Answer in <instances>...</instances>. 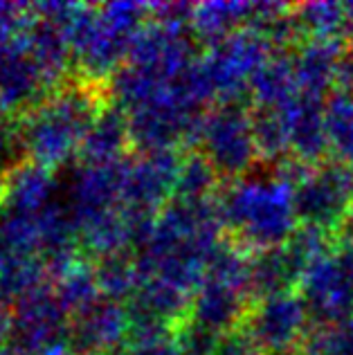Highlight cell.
<instances>
[{
  "label": "cell",
  "instance_id": "15",
  "mask_svg": "<svg viewBox=\"0 0 353 355\" xmlns=\"http://www.w3.org/2000/svg\"><path fill=\"white\" fill-rule=\"evenodd\" d=\"M0 355H25L18 347H14L12 342H5V344H0Z\"/></svg>",
  "mask_w": 353,
  "mask_h": 355
},
{
  "label": "cell",
  "instance_id": "2",
  "mask_svg": "<svg viewBox=\"0 0 353 355\" xmlns=\"http://www.w3.org/2000/svg\"><path fill=\"white\" fill-rule=\"evenodd\" d=\"M236 184L216 200L221 223L243 250L279 248L295 234V184L279 178H236Z\"/></svg>",
  "mask_w": 353,
  "mask_h": 355
},
{
  "label": "cell",
  "instance_id": "9",
  "mask_svg": "<svg viewBox=\"0 0 353 355\" xmlns=\"http://www.w3.org/2000/svg\"><path fill=\"white\" fill-rule=\"evenodd\" d=\"M27 54L50 92L72 77V50L63 27L36 18L27 34Z\"/></svg>",
  "mask_w": 353,
  "mask_h": 355
},
{
  "label": "cell",
  "instance_id": "13",
  "mask_svg": "<svg viewBox=\"0 0 353 355\" xmlns=\"http://www.w3.org/2000/svg\"><path fill=\"white\" fill-rule=\"evenodd\" d=\"M250 12H252V5H203L193 9L191 25L198 39L221 43V39L232 36V30L241 21H248Z\"/></svg>",
  "mask_w": 353,
  "mask_h": 355
},
{
  "label": "cell",
  "instance_id": "8",
  "mask_svg": "<svg viewBox=\"0 0 353 355\" xmlns=\"http://www.w3.org/2000/svg\"><path fill=\"white\" fill-rule=\"evenodd\" d=\"M52 189L54 171L27 157L0 173V198L7 214H39L50 205Z\"/></svg>",
  "mask_w": 353,
  "mask_h": 355
},
{
  "label": "cell",
  "instance_id": "14",
  "mask_svg": "<svg viewBox=\"0 0 353 355\" xmlns=\"http://www.w3.org/2000/svg\"><path fill=\"white\" fill-rule=\"evenodd\" d=\"M23 128L21 117L0 113V173L18 160H23Z\"/></svg>",
  "mask_w": 353,
  "mask_h": 355
},
{
  "label": "cell",
  "instance_id": "16",
  "mask_svg": "<svg viewBox=\"0 0 353 355\" xmlns=\"http://www.w3.org/2000/svg\"><path fill=\"white\" fill-rule=\"evenodd\" d=\"M0 211H3V198H0Z\"/></svg>",
  "mask_w": 353,
  "mask_h": 355
},
{
  "label": "cell",
  "instance_id": "6",
  "mask_svg": "<svg viewBox=\"0 0 353 355\" xmlns=\"http://www.w3.org/2000/svg\"><path fill=\"white\" fill-rule=\"evenodd\" d=\"M131 320L124 304L101 297L88 311L70 317L68 342L72 355H110L128 340Z\"/></svg>",
  "mask_w": 353,
  "mask_h": 355
},
{
  "label": "cell",
  "instance_id": "1",
  "mask_svg": "<svg viewBox=\"0 0 353 355\" xmlns=\"http://www.w3.org/2000/svg\"><path fill=\"white\" fill-rule=\"evenodd\" d=\"M108 104V86L70 77L21 117L25 157L52 171L77 160L81 142Z\"/></svg>",
  "mask_w": 353,
  "mask_h": 355
},
{
  "label": "cell",
  "instance_id": "4",
  "mask_svg": "<svg viewBox=\"0 0 353 355\" xmlns=\"http://www.w3.org/2000/svg\"><path fill=\"white\" fill-rule=\"evenodd\" d=\"M353 207V166L331 160L309 166L295 184V211L304 225L336 234Z\"/></svg>",
  "mask_w": 353,
  "mask_h": 355
},
{
  "label": "cell",
  "instance_id": "5",
  "mask_svg": "<svg viewBox=\"0 0 353 355\" xmlns=\"http://www.w3.org/2000/svg\"><path fill=\"white\" fill-rule=\"evenodd\" d=\"M198 142L200 155L218 175L243 173L259 155L252 117L239 104H223L205 115Z\"/></svg>",
  "mask_w": 353,
  "mask_h": 355
},
{
  "label": "cell",
  "instance_id": "7",
  "mask_svg": "<svg viewBox=\"0 0 353 355\" xmlns=\"http://www.w3.org/2000/svg\"><path fill=\"white\" fill-rule=\"evenodd\" d=\"M133 142L128 133V115L113 101L92 124L90 133L79 146V166H110L131 160Z\"/></svg>",
  "mask_w": 353,
  "mask_h": 355
},
{
  "label": "cell",
  "instance_id": "3",
  "mask_svg": "<svg viewBox=\"0 0 353 355\" xmlns=\"http://www.w3.org/2000/svg\"><path fill=\"white\" fill-rule=\"evenodd\" d=\"M311 320L304 299L284 293L255 302L239 331L259 355H302L311 335Z\"/></svg>",
  "mask_w": 353,
  "mask_h": 355
},
{
  "label": "cell",
  "instance_id": "11",
  "mask_svg": "<svg viewBox=\"0 0 353 355\" xmlns=\"http://www.w3.org/2000/svg\"><path fill=\"white\" fill-rule=\"evenodd\" d=\"M95 272L101 297L110 299V302H131L137 288L142 286L133 252H119V254L97 259Z\"/></svg>",
  "mask_w": 353,
  "mask_h": 355
},
{
  "label": "cell",
  "instance_id": "12",
  "mask_svg": "<svg viewBox=\"0 0 353 355\" xmlns=\"http://www.w3.org/2000/svg\"><path fill=\"white\" fill-rule=\"evenodd\" d=\"M329 148L338 162L353 166V95L336 90L324 108Z\"/></svg>",
  "mask_w": 353,
  "mask_h": 355
},
{
  "label": "cell",
  "instance_id": "10",
  "mask_svg": "<svg viewBox=\"0 0 353 355\" xmlns=\"http://www.w3.org/2000/svg\"><path fill=\"white\" fill-rule=\"evenodd\" d=\"M50 286L59 306L66 311L68 317L88 311L92 304H97L101 299L95 261H90L88 257H81L74 261L66 272L54 279Z\"/></svg>",
  "mask_w": 353,
  "mask_h": 355
}]
</instances>
